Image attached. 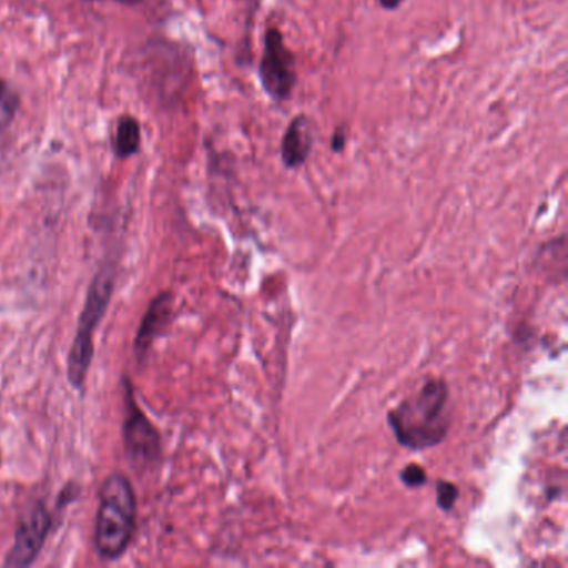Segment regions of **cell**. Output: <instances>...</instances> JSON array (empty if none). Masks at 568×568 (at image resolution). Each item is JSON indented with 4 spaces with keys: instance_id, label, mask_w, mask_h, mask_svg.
Wrapping results in <instances>:
<instances>
[{
    "instance_id": "6da1fadb",
    "label": "cell",
    "mask_w": 568,
    "mask_h": 568,
    "mask_svg": "<svg viewBox=\"0 0 568 568\" xmlns=\"http://www.w3.org/2000/svg\"><path fill=\"white\" fill-rule=\"evenodd\" d=\"M448 398V385L438 378L425 382L414 395L404 398L387 417L398 444L410 450L440 445L450 427Z\"/></svg>"
},
{
    "instance_id": "7a4b0ae2",
    "label": "cell",
    "mask_w": 568,
    "mask_h": 568,
    "mask_svg": "<svg viewBox=\"0 0 568 568\" xmlns=\"http://www.w3.org/2000/svg\"><path fill=\"white\" fill-rule=\"evenodd\" d=\"M135 495L124 475H111L101 488L95 520V548L105 560L122 557L135 530Z\"/></svg>"
},
{
    "instance_id": "3957f363",
    "label": "cell",
    "mask_w": 568,
    "mask_h": 568,
    "mask_svg": "<svg viewBox=\"0 0 568 568\" xmlns=\"http://www.w3.org/2000/svg\"><path fill=\"white\" fill-rule=\"evenodd\" d=\"M112 291H114V274L109 271L99 272L92 282L91 291H89L81 325H79L78 335H75L74 345L69 355V378L75 388H81L88 377L92 355H94L92 335L108 311Z\"/></svg>"
},
{
    "instance_id": "277c9868",
    "label": "cell",
    "mask_w": 568,
    "mask_h": 568,
    "mask_svg": "<svg viewBox=\"0 0 568 568\" xmlns=\"http://www.w3.org/2000/svg\"><path fill=\"white\" fill-rule=\"evenodd\" d=\"M258 75L262 88L275 101H287L297 84L294 55L285 48L284 38L277 29H271L265 34Z\"/></svg>"
},
{
    "instance_id": "5b68a950",
    "label": "cell",
    "mask_w": 568,
    "mask_h": 568,
    "mask_svg": "<svg viewBox=\"0 0 568 568\" xmlns=\"http://www.w3.org/2000/svg\"><path fill=\"white\" fill-rule=\"evenodd\" d=\"M52 518L44 504H38L26 517L16 534V541L6 558V567H28L38 558L49 530Z\"/></svg>"
},
{
    "instance_id": "8992f818",
    "label": "cell",
    "mask_w": 568,
    "mask_h": 568,
    "mask_svg": "<svg viewBox=\"0 0 568 568\" xmlns=\"http://www.w3.org/2000/svg\"><path fill=\"white\" fill-rule=\"evenodd\" d=\"M125 448L134 464L149 465L161 455V437L151 422L132 404L124 425Z\"/></svg>"
},
{
    "instance_id": "52a82bcc",
    "label": "cell",
    "mask_w": 568,
    "mask_h": 568,
    "mask_svg": "<svg viewBox=\"0 0 568 568\" xmlns=\"http://www.w3.org/2000/svg\"><path fill=\"white\" fill-rule=\"evenodd\" d=\"M314 145V128L305 115H298L285 131L282 159L285 168L297 169L307 161Z\"/></svg>"
},
{
    "instance_id": "ba28073f",
    "label": "cell",
    "mask_w": 568,
    "mask_h": 568,
    "mask_svg": "<svg viewBox=\"0 0 568 568\" xmlns=\"http://www.w3.org/2000/svg\"><path fill=\"white\" fill-rule=\"evenodd\" d=\"M171 315V298L169 295H161L158 301L152 304L151 311L148 312L141 332L138 335V348L144 352L151 345L152 338L158 335L159 328L164 327L165 321Z\"/></svg>"
},
{
    "instance_id": "9c48e42d",
    "label": "cell",
    "mask_w": 568,
    "mask_h": 568,
    "mask_svg": "<svg viewBox=\"0 0 568 568\" xmlns=\"http://www.w3.org/2000/svg\"><path fill=\"white\" fill-rule=\"evenodd\" d=\"M139 148H141V125L135 119L122 118L115 131V154L121 159H128L138 154Z\"/></svg>"
},
{
    "instance_id": "30bf717a",
    "label": "cell",
    "mask_w": 568,
    "mask_h": 568,
    "mask_svg": "<svg viewBox=\"0 0 568 568\" xmlns=\"http://www.w3.org/2000/svg\"><path fill=\"white\" fill-rule=\"evenodd\" d=\"M18 109L19 95L6 82L0 81V134L14 121Z\"/></svg>"
},
{
    "instance_id": "8fae6325",
    "label": "cell",
    "mask_w": 568,
    "mask_h": 568,
    "mask_svg": "<svg viewBox=\"0 0 568 568\" xmlns=\"http://www.w3.org/2000/svg\"><path fill=\"white\" fill-rule=\"evenodd\" d=\"M458 495H460V490H458L457 485L445 480L438 481L437 504L442 510H452V508H454L455 501L458 500Z\"/></svg>"
},
{
    "instance_id": "7c38bea8",
    "label": "cell",
    "mask_w": 568,
    "mask_h": 568,
    "mask_svg": "<svg viewBox=\"0 0 568 568\" xmlns=\"http://www.w3.org/2000/svg\"><path fill=\"white\" fill-rule=\"evenodd\" d=\"M400 480L410 488L422 487V485L427 484V471L420 465H407L400 471Z\"/></svg>"
},
{
    "instance_id": "4fadbf2b",
    "label": "cell",
    "mask_w": 568,
    "mask_h": 568,
    "mask_svg": "<svg viewBox=\"0 0 568 568\" xmlns=\"http://www.w3.org/2000/svg\"><path fill=\"white\" fill-rule=\"evenodd\" d=\"M334 151L335 152H341L342 149H344V145H345V134L344 132H342L341 134V131L337 132V134H335V138H334Z\"/></svg>"
},
{
    "instance_id": "5bb4252c",
    "label": "cell",
    "mask_w": 568,
    "mask_h": 568,
    "mask_svg": "<svg viewBox=\"0 0 568 568\" xmlns=\"http://www.w3.org/2000/svg\"><path fill=\"white\" fill-rule=\"evenodd\" d=\"M378 2H381L382 8L387 9V11H394L404 0H378Z\"/></svg>"
},
{
    "instance_id": "9a60e30c",
    "label": "cell",
    "mask_w": 568,
    "mask_h": 568,
    "mask_svg": "<svg viewBox=\"0 0 568 568\" xmlns=\"http://www.w3.org/2000/svg\"><path fill=\"white\" fill-rule=\"evenodd\" d=\"M118 2H122V4H139L142 0H118Z\"/></svg>"
}]
</instances>
